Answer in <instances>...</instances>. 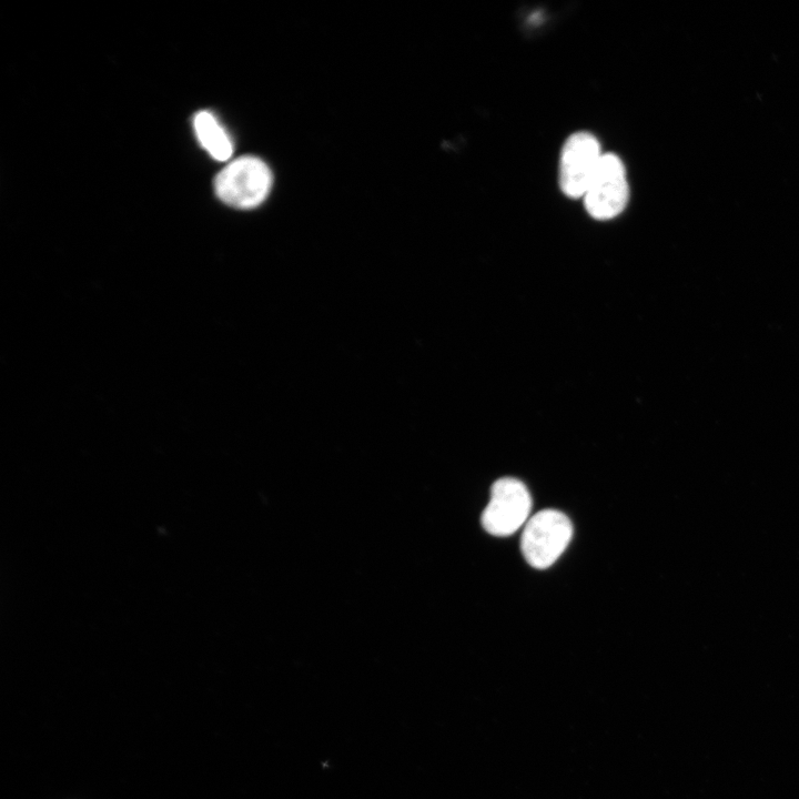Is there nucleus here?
I'll use <instances>...</instances> for the list:
<instances>
[{
    "label": "nucleus",
    "instance_id": "obj_2",
    "mask_svg": "<svg viewBox=\"0 0 799 799\" xmlns=\"http://www.w3.org/2000/svg\"><path fill=\"white\" fill-rule=\"evenodd\" d=\"M572 536L573 525L564 513L543 509L525 524L520 549L532 567L545 569L563 554Z\"/></svg>",
    "mask_w": 799,
    "mask_h": 799
},
{
    "label": "nucleus",
    "instance_id": "obj_6",
    "mask_svg": "<svg viewBox=\"0 0 799 799\" xmlns=\"http://www.w3.org/2000/svg\"><path fill=\"white\" fill-rule=\"evenodd\" d=\"M193 127L203 149L215 160L225 161L233 153L232 141L216 118L209 111L194 115Z\"/></svg>",
    "mask_w": 799,
    "mask_h": 799
},
{
    "label": "nucleus",
    "instance_id": "obj_5",
    "mask_svg": "<svg viewBox=\"0 0 799 799\" xmlns=\"http://www.w3.org/2000/svg\"><path fill=\"white\" fill-rule=\"evenodd\" d=\"M603 153L589 132H576L565 142L559 162V185L569 198L584 196Z\"/></svg>",
    "mask_w": 799,
    "mask_h": 799
},
{
    "label": "nucleus",
    "instance_id": "obj_3",
    "mask_svg": "<svg viewBox=\"0 0 799 799\" xmlns=\"http://www.w3.org/2000/svg\"><path fill=\"white\" fill-rule=\"evenodd\" d=\"M530 509L532 498L526 486L519 479L503 477L493 484L481 522L487 533L505 537L527 523Z\"/></svg>",
    "mask_w": 799,
    "mask_h": 799
},
{
    "label": "nucleus",
    "instance_id": "obj_1",
    "mask_svg": "<svg viewBox=\"0 0 799 799\" xmlns=\"http://www.w3.org/2000/svg\"><path fill=\"white\" fill-rule=\"evenodd\" d=\"M272 172L261 159L252 155L237 158L224 166L214 180L218 198L236 209L260 205L272 188Z\"/></svg>",
    "mask_w": 799,
    "mask_h": 799
},
{
    "label": "nucleus",
    "instance_id": "obj_4",
    "mask_svg": "<svg viewBox=\"0 0 799 799\" xmlns=\"http://www.w3.org/2000/svg\"><path fill=\"white\" fill-rule=\"evenodd\" d=\"M583 198L594 219L609 220L621 213L628 202L629 188L624 163L617 155H601Z\"/></svg>",
    "mask_w": 799,
    "mask_h": 799
}]
</instances>
